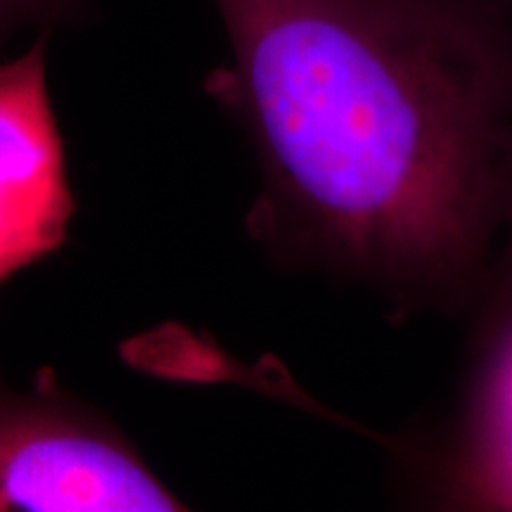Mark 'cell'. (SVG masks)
<instances>
[{"label":"cell","instance_id":"cell-6","mask_svg":"<svg viewBox=\"0 0 512 512\" xmlns=\"http://www.w3.org/2000/svg\"><path fill=\"white\" fill-rule=\"evenodd\" d=\"M512 216V159H510V171H508V185H505V202H503V219Z\"/></svg>","mask_w":512,"mask_h":512},{"label":"cell","instance_id":"cell-1","mask_svg":"<svg viewBox=\"0 0 512 512\" xmlns=\"http://www.w3.org/2000/svg\"><path fill=\"white\" fill-rule=\"evenodd\" d=\"M209 93L252 145L249 228L396 304L460 297L503 219L512 0H214Z\"/></svg>","mask_w":512,"mask_h":512},{"label":"cell","instance_id":"cell-2","mask_svg":"<svg viewBox=\"0 0 512 512\" xmlns=\"http://www.w3.org/2000/svg\"><path fill=\"white\" fill-rule=\"evenodd\" d=\"M138 448L46 373L0 384V512L185 510Z\"/></svg>","mask_w":512,"mask_h":512},{"label":"cell","instance_id":"cell-4","mask_svg":"<svg viewBox=\"0 0 512 512\" xmlns=\"http://www.w3.org/2000/svg\"><path fill=\"white\" fill-rule=\"evenodd\" d=\"M475 453L486 486L512 503V330L491 363L475 427Z\"/></svg>","mask_w":512,"mask_h":512},{"label":"cell","instance_id":"cell-5","mask_svg":"<svg viewBox=\"0 0 512 512\" xmlns=\"http://www.w3.org/2000/svg\"><path fill=\"white\" fill-rule=\"evenodd\" d=\"M88 0H0V43L29 27H53L86 10Z\"/></svg>","mask_w":512,"mask_h":512},{"label":"cell","instance_id":"cell-3","mask_svg":"<svg viewBox=\"0 0 512 512\" xmlns=\"http://www.w3.org/2000/svg\"><path fill=\"white\" fill-rule=\"evenodd\" d=\"M74 195L48 86V31L0 62V285L55 254Z\"/></svg>","mask_w":512,"mask_h":512}]
</instances>
